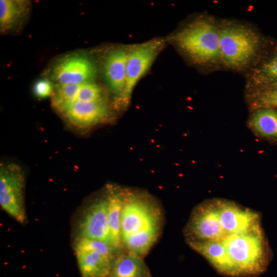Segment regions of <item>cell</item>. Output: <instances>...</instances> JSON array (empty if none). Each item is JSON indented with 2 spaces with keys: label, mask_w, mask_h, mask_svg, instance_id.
Masks as SVG:
<instances>
[{
  "label": "cell",
  "mask_w": 277,
  "mask_h": 277,
  "mask_svg": "<svg viewBox=\"0 0 277 277\" xmlns=\"http://www.w3.org/2000/svg\"><path fill=\"white\" fill-rule=\"evenodd\" d=\"M188 243L192 249L207 260L217 271L225 275L236 276L223 240Z\"/></svg>",
  "instance_id": "cell-13"
},
{
  "label": "cell",
  "mask_w": 277,
  "mask_h": 277,
  "mask_svg": "<svg viewBox=\"0 0 277 277\" xmlns=\"http://www.w3.org/2000/svg\"><path fill=\"white\" fill-rule=\"evenodd\" d=\"M214 202L220 223L227 235L246 233L261 227L258 212L231 201L215 200Z\"/></svg>",
  "instance_id": "cell-8"
},
{
  "label": "cell",
  "mask_w": 277,
  "mask_h": 277,
  "mask_svg": "<svg viewBox=\"0 0 277 277\" xmlns=\"http://www.w3.org/2000/svg\"><path fill=\"white\" fill-rule=\"evenodd\" d=\"M34 92L39 97H46L53 94L54 88L52 83L45 79L37 81L34 86Z\"/></svg>",
  "instance_id": "cell-25"
},
{
  "label": "cell",
  "mask_w": 277,
  "mask_h": 277,
  "mask_svg": "<svg viewBox=\"0 0 277 277\" xmlns=\"http://www.w3.org/2000/svg\"><path fill=\"white\" fill-rule=\"evenodd\" d=\"M160 230L157 225L129 235L122 240L124 249L142 258L157 241Z\"/></svg>",
  "instance_id": "cell-18"
},
{
  "label": "cell",
  "mask_w": 277,
  "mask_h": 277,
  "mask_svg": "<svg viewBox=\"0 0 277 277\" xmlns=\"http://www.w3.org/2000/svg\"><path fill=\"white\" fill-rule=\"evenodd\" d=\"M163 45L162 41L155 39L138 45L129 50L125 86L116 105L125 108L128 105L135 85L149 69Z\"/></svg>",
  "instance_id": "cell-7"
},
{
  "label": "cell",
  "mask_w": 277,
  "mask_h": 277,
  "mask_svg": "<svg viewBox=\"0 0 277 277\" xmlns=\"http://www.w3.org/2000/svg\"><path fill=\"white\" fill-rule=\"evenodd\" d=\"M71 124L88 127L104 121L109 115V108L104 99L90 102L75 101L64 112Z\"/></svg>",
  "instance_id": "cell-11"
},
{
  "label": "cell",
  "mask_w": 277,
  "mask_h": 277,
  "mask_svg": "<svg viewBox=\"0 0 277 277\" xmlns=\"http://www.w3.org/2000/svg\"><path fill=\"white\" fill-rule=\"evenodd\" d=\"M82 277H110L112 263L97 251L75 247Z\"/></svg>",
  "instance_id": "cell-16"
},
{
  "label": "cell",
  "mask_w": 277,
  "mask_h": 277,
  "mask_svg": "<svg viewBox=\"0 0 277 277\" xmlns=\"http://www.w3.org/2000/svg\"><path fill=\"white\" fill-rule=\"evenodd\" d=\"M250 126L262 136L277 139V111L270 108L257 110L250 118Z\"/></svg>",
  "instance_id": "cell-19"
},
{
  "label": "cell",
  "mask_w": 277,
  "mask_h": 277,
  "mask_svg": "<svg viewBox=\"0 0 277 277\" xmlns=\"http://www.w3.org/2000/svg\"><path fill=\"white\" fill-rule=\"evenodd\" d=\"M173 39L196 63L209 64L220 59L219 27L211 19H195L176 33Z\"/></svg>",
  "instance_id": "cell-2"
},
{
  "label": "cell",
  "mask_w": 277,
  "mask_h": 277,
  "mask_svg": "<svg viewBox=\"0 0 277 277\" xmlns=\"http://www.w3.org/2000/svg\"><path fill=\"white\" fill-rule=\"evenodd\" d=\"M251 80L259 86L277 83V49L270 60L253 72Z\"/></svg>",
  "instance_id": "cell-21"
},
{
  "label": "cell",
  "mask_w": 277,
  "mask_h": 277,
  "mask_svg": "<svg viewBox=\"0 0 277 277\" xmlns=\"http://www.w3.org/2000/svg\"><path fill=\"white\" fill-rule=\"evenodd\" d=\"M188 242L222 240L227 235L220 223L214 200L204 202L192 211L184 230Z\"/></svg>",
  "instance_id": "cell-6"
},
{
  "label": "cell",
  "mask_w": 277,
  "mask_h": 277,
  "mask_svg": "<svg viewBox=\"0 0 277 277\" xmlns=\"http://www.w3.org/2000/svg\"><path fill=\"white\" fill-rule=\"evenodd\" d=\"M128 53L129 50L125 48H115L106 55L104 62V76L109 88L115 95L116 105L125 86Z\"/></svg>",
  "instance_id": "cell-12"
},
{
  "label": "cell",
  "mask_w": 277,
  "mask_h": 277,
  "mask_svg": "<svg viewBox=\"0 0 277 277\" xmlns=\"http://www.w3.org/2000/svg\"><path fill=\"white\" fill-rule=\"evenodd\" d=\"M24 184V174L20 166L13 163L1 164L0 204L3 210L21 223L26 220Z\"/></svg>",
  "instance_id": "cell-5"
},
{
  "label": "cell",
  "mask_w": 277,
  "mask_h": 277,
  "mask_svg": "<svg viewBox=\"0 0 277 277\" xmlns=\"http://www.w3.org/2000/svg\"><path fill=\"white\" fill-rule=\"evenodd\" d=\"M81 84H58L53 93L51 100L52 106L63 113L76 101Z\"/></svg>",
  "instance_id": "cell-20"
},
{
  "label": "cell",
  "mask_w": 277,
  "mask_h": 277,
  "mask_svg": "<svg viewBox=\"0 0 277 277\" xmlns=\"http://www.w3.org/2000/svg\"><path fill=\"white\" fill-rule=\"evenodd\" d=\"M272 87L258 91L254 95L256 105L277 107V83Z\"/></svg>",
  "instance_id": "cell-24"
},
{
  "label": "cell",
  "mask_w": 277,
  "mask_h": 277,
  "mask_svg": "<svg viewBox=\"0 0 277 277\" xmlns=\"http://www.w3.org/2000/svg\"><path fill=\"white\" fill-rule=\"evenodd\" d=\"M93 60L83 54L66 56L53 67L51 78L58 84H82L92 82L96 75Z\"/></svg>",
  "instance_id": "cell-9"
},
{
  "label": "cell",
  "mask_w": 277,
  "mask_h": 277,
  "mask_svg": "<svg viewBox=\"0 0 277 277\" xmlns=\"http://www.w3.org/2000/svg\"><path fill=\"white\" fill-rule=\"evenodd\" d=\"M75 247L97 251L102 255L113 263L119 253L111 245L97 240L79 238Z\"/></svg>",
  "instance_id": "cell-22"
},
{
  "label": "cell",
  "mask_w": 277,
  "mask_h": 277,
  "mask_svg": "<svg viewBox=\"0 0 277 277\" xmlns=\"http://www.w3.org/2000/svg\"><path fill=\"white\" fill-rule=\"evenodd\" d=\"M79 235L80 238L102 241L112 246L106 197L96 200L86 209L79 225Z\"/></svg>",
  "instance_id": "cell-10"
},
{
  "label": "cell",
  "mask_w": 277,
  "mask_h": 277,
  "mask_svg": "<svg viewBox=\"0 0 277 277\" xmlns=\"http://www.w3.org/2000/svg\"><path fill=\"white\" fill-rule=\"evenodd\" d=\"M103 99L101 87L93 82L80 85L75 101L90 102Z\"/></svg>",
  "instance_id": "cell-23"
},
{
  "label": "cell",
  "mask_w": 277,
  "mask_h": 277,
  "mask_svg": "<svg viewBox=\"0 0 277 277\" xmlns=\"http://www.w3.org/2000/svg\"><path fill=\"white\" fill-rule=\"evenodd\" d=\"M161 212L145 194L123 189L121 219L122 240L133 233L160 225Z\"/></svg>",
  "instance_id": "cell-4"
},
{
  "label": "cell",
  "mask_w": 277,
  "mask_h": 277,
  "mask_svg": "<svg viewBox=\"0 0 277 277\" xmlns=\"http://www.w3.org/2000/svg\"><path fill=\"white\" fill-rule=\"evenodd\" d=\"M31 2L26 0L0 1V31L6 34L18 31L27 19Z\"/></svg>",
  "instance_id": "cell-14"
},
{
  "label": "cell",
  "mask_w": 277,
  "mask_h": 277,
  "mask_svg": "<svg viewBox=\"0 0 277 277\" xmlns=\"http://www.w3.org/2000/svg\"><path fill=\"white\" fill-rule=\"evenodd\" d=\"M110 277H150V273L142 258L127 252L117 256Z\"/></svg>",
  "instance_id": "cell-17"
},
{
  "label": "cell",
  "mask_w": 277,
  "mask_h": 277,
  "mask_svg": "<svg viewBox=\"0 0 277 277\" xmlns=\"http://www.w3.org/2000/svg\"><path fill=\"white\" fill-rule=\"evenodd\" d=\"M108 221L112 246L119 253L124 249L121 237V219L123 204V189L112 185L106 188Z\"/></svg>",
  "instance_id": "cell-15"
},
{
  "label": "cell",
  "mask_w": 277,
  "mask_h": 277,
  "mask_svg": "<svg viewBox=\"0 0 277 277\" xmlns=\"http://www.w3.org/2000/svg\"><path fill=\"white\" fill-rule=\"evenodd\" d=\"M220 59L229 68L240 69L248 65L260 46L258 34L250 28L236 24L219 27Z\"/></svg>",
  "instance_id": "cell-3"
},
{
  "label": "cell",
  "mask_w": 277,
  "mask_h": 277,
  "mask_svg": "<svg viewBox=\"0 0 277 277\" xmlns=\"http://www.w3.org/2000/svg\"><path fill=\"white\" fill-rule=\"evenodd\" d=\"M223 242L236 276H251L264 271L271 252L262 227L246 233L227 235Z\"/></svg>",
  "instance_id": "cell-1"
}]
</instances>
